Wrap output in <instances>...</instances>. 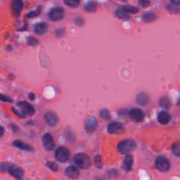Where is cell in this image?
Listing matches in <instances>:
<instances>
[{
	"label": "cell",
	"mask_w": 180,
	"mask_h": 180,
	"mask_svg": "<svg viewBox=\"0 0 180 180\" xmlns=\"http://www.w3.org/2000/svg\"><path fill=\"white\" fill-rule=\"evenodd\" d=\"M125 132V127L122 123L112 122L108 126V132L111 135H121Z\"/></svg>",
	"instance_id": "9"
},
{
	"label": "cell",
	"mask_w": 180,
	"mask_h": 180,
	"mask_svg": "<svg viewBox=\"0 0 180 180\" xmlns=\"http://www.w3.org/2000/svg\"><path fill=\"white\" fill-rule=\"evenodd\" d=\"M10 127H12V130L14 132H16L17 131H18V130H19L18 127L17 125H14V124H11L10 125Z\"/></svg>",
	"instance_id": "36"
},
{
	"label": "cell",
	"mask_w": 180,
	"mask_h": 180,
	"mask_svg": "<svg viewBox=\"0 0 180 180\" xmlns=\"http://www.w3.org/2000/svg\"><path fill=\"white\" fill-rule=\"evenodd\" d=\"M42 144H43L44 148L47 151H51L54 149L55 148V143L53 139L52 136L50 134H45L43 135L42 138Z\"/></svg>",
	"instance_id": "8"
},
{
	"label": "cell",
	"mask_w": 180,
	"mask_h": 180,
	"mask_svg": "<svg viewBox=\"0 0 180 180\" xmlns=\"http://www.w3.org/2000/svg\"><path fill=\"white\" fill-rule=\"evenodd\" d=\"M28 97L29 99H30V100L31 101H34L35 99V94H33L32 92L28 94Z\"/></svg>",
	"instance_id": "37"
},
{
	"label": "cell",
	"mask_w": 180,
	"mask_h": 180,
	"mask_svg": "<svg viewBox=\"0 0 180 180\" xmlns=\"http://www.w3.org/2000/svg\"><path fill=\"white\" fill-rule=\"evenodd\" d=\"M94 161V164H95V165H96V168H102L103 163H102V157H101L100 155H97L95 156Z\"/></svg>",
	"instance_id": "28"
},
{
	"label": "cell",
	"mask_w": 180,
	"mask_h": 180,
	"mask_svg": "<svg viewBox=\"0 0 180 180\" xmlns=\"http://www.w3.org/2000/svg\"><path fill=\"white\" fill-rule=\"evenodd\" d=\"M121 9H122L125 12L127 13H127L137 14V13L139 12L138 7L132 6V5H125V6H123Z\"/></svg>",
	"instance_id": "20"
},
{
	"label": "cell",
	"mask_w": 180,
	"mask_h": 180,
	"mask_svg": "<svg viewBox=\"0 0 180 180\" xmlns=\"http://www.w3.org/2000/svg\"><path fill=\"white\" fill-rule=\"evenodd\" d=\"M116 16L119 18H128L130 17L129 15L125 12L122 9H117L116 12Z\"/></svg>",
	"instance_id": "27"
},
{
	"label": "cell",
	"mask_w": 180,
	"mask_h": 180,
	"mask_svg": "<svg viewBox=\"0 0 180 180\" xmlns=\"http://www.w3.org/2000/svg\"><path fill=\"white\" fill-rule=\"evenodd\" d=\"M47 166L53 172H56L58 171V165L55 162H53V161H47Z\"/></svg>",
	"instance_id": "25"
},
{
	"label": "cell",
	"mask_w": 180,
	"mask_h": 180,
	"mask_svg": "<svg viewBox=\"0 0 180 180\" xmlns=\"http://www.w3.org/2000/svg\"><path fill=\"white\" fill-rule=\"evenodd\" d=\"M170 119H171L170 115L167 113V112L165 111L161 112V113L158 114V122L162 125L168 124V123L170 121Z\"/></svg>",
	"instance_id": "18"
},
{
	"label": "cell",
	"mask_w": 180,
	"mask_h": 180,
	"mask_svg": "<svg viewBox=\"0 0 180 180\" xmlns=\"http://www.w3.org/2000/svg\"><path fill=\"white\" fill-rule=\"evenodd\" d=\"M55 157L58 162L66 163L70 158L69 150L64 146H60L55 151Z\"/></svg>",
	"instance_id": "5"
},
{
	"label": "cell",
	"mask_w": 180,
	"mask_h": 180,
	"mask_svg": "<svg viewBox=\"0 0 180 180\" xmlns=\"http://www.w3.org/2000/svg\"><path fill=\"white\" fill-rule=\"evenodd\" d=\"M9 165L7 164V163H1V171L4 172L5 171H6V170H7L9 168Z\"/></svg>",
	"instance_id": "33"
},
{
	"label": "cell",
	"mask_w": 180,
	"mask_h": 180,
	"mask_svg": "<svg viewBox=\"0 0 180 180\" xmlns=\"http://www.w3.org/2000/svg\"><path fill=\"white\" fill-rule=\"evenodd\" d=\"M13 146L15 148H17L18 149L22 150H25V151L27 152H32L34 151V148H33L32 146H31L30 145L26 144V143L23 142V141H21V140H16L13 142Z\"/></svg>",
	"instance_id": "13"
},
{
	"label": "cell",
	"mask_w": 180,
	"mask_h": 180,
	"mask_svg": "<svg viewBox=\"0 0 180 180\" xmlns=\"http://www.w3.org/2000/svg\"><path fill=\"white\" fill-rule=\"evenodd\" d=\"M27 43L30 46H37L39 44V41H38L36 38L30 37H29L28 39H27Z\"/></svg>",
	"instance_id": "30"
},
{
	"label": "cell",
	"mask_w": 180,
	"mask_h": 180,
	"mask_svg": "<svg viewBox=\"0 0 180 180\" xmlns=\"http://www.w3.org/2000/svg\"><path fill=\"white\" fill-rule=\"evenodd\" d=\"M7 171L10 175L17 179H21L24 175L23 169L16 165H9Z\"/></svg>",
	"instance_id": "7"
},
{
	"label": "cell",
	"mask_w": 180,
	"mask_h": 180,
	"mask_svg": "<svg viewBox=\"0 0 180 180\" xmlns=\"http://www.w3.org/2000/svg\"><path fill=\"white\" fill-rule=\"evenodd\" d=\"M0 100L3 102H8L12 103L13 100L11 98H9L8 96H5V95L0 94Z\"/></svg>",
	"instance_id": "31"
},
{
	"label": "cell",
	"mask_w": 180,
	"mask_h": 180,
	"mask_svg": "<svg viewBox=\"0 0 180 180\" xmlns=\"http://www.w3.org/2000/svg\"><path fill=\"white\" fill-rule=\"evenodd\" d=\"M85 10L88 12H93L96 10V4L95 2H89L85 6Z\"/></svg>",
	"instance_id": "26"
},
{
	"label": "cell",
	"mask_w": 180,
	"mask_h": 180,
	"mask_svg": "<svg viewBox=\"0 0 180 180\" xmlns=\"http://www.w3.org/2000/svg\"><path fill=\"white\" fill-rule=\"evenodd\" d=\"M35 32L38 35H44L48 31V25L45 22L37 23L34 27Z\"/></svg>",
	"instance_id": "14"
},
{
	"label": "cell",
	"mask_w": 180,
	"mask_h": 180,
	"mask_svg": "<svg viewBox=\"0 0 180 180\" xmlns=\"http://www.w3.org/2000/svg\"><path fill=\"white\" fill-rule=\"evenodd\" d=\"M156 168L161 172H167L170 169V161L164 156H158L156 159Z\"/></svg>",
	"instance_id": "3"
},
{
	"label": "cell",
	"mask_w": 180,
	"mask_h": 180,
	"mask_svg": "<svg viewBox=\"0 0 180 180\" xmlns=\"http://www.w3.org/2000/svg\"><path fill=\"white\" fill-rule=\"evenodd\" d=\"M97 121L94 117L89 116L87 117L84 120V127H85L86 131L89 133L94 132L97 128Z\"/></svg>",
	"instance_id": "10"
},
{
	"label": "cell",
	"mask_w": 180,
	"mask_h": 180,
	"mask_svg": "<svg viewBox=\"0 0 180 180\" xmlns=\"http://www.w3.org/2000/svg\"><path fill=\"white\" fill-rule=\"evenodd\" d=\"M41 11H42V6L41 5H39L35 11H32V12L29 13L25 15V17L28 18H35L36 16H39L40 14H41Z\"/></svg>",
	"instance_id": "21"
},
{
	"label": "cell",
	"mask_w": 180,
	"mask_h": 180,
	"mask_svg": "<svg viewBox=\"0 0 180 180\" xmlns=\"http://www.w3.org/2000/svg\"><path fill=\"white\" fill-rule=\"evenodd\" d=\"M100 116L102 117L103 119H105V120H109V119L111 118V115H110L109 112L106 109H103L101 111Z\"/></svg>",
	"instance_id": "29"
},
{
	"label": "cell",
	"mask_w": 180,
	"mask_h": 180,
	"mask_svg": "<svg viewBox=\"0 0 180 180\" xmlns=\"http://www.w3.org/2000/svg\"><path fill=\"white\" fill-rule=\"evenodd\" d=\"M65 174L67 177L71 178V179H78L79 176H80L78 169L75 166H73V165L68 167V168L66 169Z\"/></svg>",
	"instance_id": "15"
},
{
	"label": "cell",
	"mask_w": 180,
	"mask_h": 180,
	"mask_svg": "<svg viewBox=\"0 0 180 180\" xmlns=\"http://www.w3.org/2000/svg\"><path fill=\"white\" fill-rule=\"evenodd\" d=\"M160 104H161V105L163 106H167L168 105V100L166 98L161 99Z\"/></svg>",
	"instance_id": "34"
},
{
	"label": "cell",
	"mask_w": 180,
	"mask_h": 180,
	"mask_svg": "<svg viewBox=\"0 0 180 180\" xmlns=\"http://www.w3.org/2000/svg\"><path fill=\"white\" fill-rule=\"evenodd\" d=\"M143 19L146 22H152L156 19V16L152 13H148L143 16Z\"/></svg>",
	"instance_id": "23"
},
{
	"label": "cell",
	"mask_w": 180,
	"mask_h": 180,
	"mask_svg": "<svg viewBox=\"0 0 180 180\" xmlns=\"http://www.w3.org/2000/svg\"><path fill=\"white\" fill-rule=\"evenodd\" d=\"M172 3L175 4L176 6H177V5H180V0H172Z\"/></svg>",
	"instance_id": "39"
},
{
	"label": "cell",
	"mask_w": 180,
	"mask_h": 180,
	"mask_svg": "<svg viewBox=\"0 0 180 180\" xmlns=\"http://www.w3.org/2000/svg\"><path fill=\"white\" fill-rule=\"evenodd\" d=\"M12 111H13V112H14V113H15V114H16V115H18V117H23V118H25V115H23V113H20V112L18 111V110H16V108H12Z\"/></svg>",
	"instance_id": "32"
},
{
	"label": "cell",
	"mask_w": 180,
	"mask_h": 180,
	"mask_svg": "<svg viewBox=\"0 0 180 180\" xmlns=\"http://www.w3.org/2000/svg\"><path fill=\"white\" fill-rule=\"evenodd\" d=\"M137 148V143L134 140L127 139L120 141L117 145V150L121 154H127L135 150Z\"/></svg>",
	"instance_id": "1"
},
{
	"label": "cell",
	"mask_w": 180,
	"mask_h": 180,
	"mask_svg": "<svg viewBox=\"0 0 180 180\" xmlns=\"http://www.w3.org/2000/svg\"><path fill=\"white\" fill-rule=\"evenodd\" d=\"M16 105L21 110L22 113L24 115H26L28 116H32L35 113V110L32 104L25 101H21V102H18Z\"/></svg>",
	"instance_id": "6"
},
{
	"label": "cell",
	"mask_w": 180,
	"mask_h": 180,
	"mask_svg": "<svg viewBox=\"0 0 180 180\" xmlns=\"http://www.w3.org/2000/svg\"><path fill=\"white\" fill-rule=\"evenodd\" d=\"M64 4L71 8H78L80 5V1L75 0H66L64 1Z\"/></svg>",
	"instance_id": "22"
},
{
	"label": "cell",
	"mask_w": 180,
	"mask_h": 180,
	"mask_svg": "<svg viewBox=\"0 0 180 180\" xmlns=\"http://www.w3.org/2000/svg\"><path fill=\"white\" fill-rule=\"evenodd\" d=\"M12 6L16 14H19L23 7V3L21 0H16V1H14V2H13Z\"/></svg>",
	"instance_id": "19"
},
{
	"label": "cell",
	"mask_w": 180,
	"mask_h": 180,
	"mask_svg": "<svg viewBox=\"0 0 180 180\" xmlns=\"http://www.w3.org/2000/svg\"><path fill=\"white\" fill-rule=\"evenodd\" d=\"M75 161L78 166L82 169H88L91 165V160L86 153H78L75 156Z\"/></svg>",
	"instance_id": "2"
},
{
	"label": "cell",
	"mask_w": 180,
	"mask_h": 180,
	"mask_svg": "<svg viewBox=\"0 0 180 180\" xmlns=\"http://www.w3.org/2000/svg\"><path fill=\"white\" fill-rule=\"evenodd\" d=\"M4 135V128L3 127L0 126V138H1Z\"/></svg>",
	"instance_id": "38"
},
{
	"label": "cell",
	"mask_w": 180,
	"mask_h": 180,
	"mask_svg": "<svg viewBox=\"0 0 180 180\" xmlns=\"http://www.w3.org/2000/svg\"><path fill=\"white\" fill-rule=\"evenodd\" d=\"M136 102L140 106H146L148 104L149 102V98L148 95L145 93H139L137 94V98H136Z\"/></svg>",
	"instance_id": "17"
},
{
	"label": "cell",
	"mask_w": 180,
	"mask_h": 180,
	"mask_svg": "<svg viewBox=\"0 0 180 180\" xmlns=\"http://www.w3.org/2000/svg\"><path fill=\"white\" fill-rule=\"evenodd\" d=\"M45 120L47 124L51 127L57 125L58 122H59L58 115L52 111H48L45 113Z\"/></svg>",
	"instance_id": "11"
},
{
	"label": "cell",
	"mask_w": 180,
	"mask_h": 180,
	"mask_svg": "<svg viewBox=\"0 0 180 180\" xmlns=\"http://www.w3.org/2000/svg\"><path fill=\"white\" fill-rule=\"evenodd\" d=\"M65 16L64 9L61 6L52 8L49 12V19L51 21H58L62 20Z\"/></svg>",
	"instance_id": "4"
},
{
	"label": "cell",
	"mask_w": 180,
	"mask_h": 180,
	"mask_svg": "<svg viewBox=\"0 0 180 180\" xmlns=\"http://www.w3.org/2000/svg\"><path fill=\"white\" fill-rule=\"evenodd\" d=\"M139 4L141 5V6L143 7H147L149 6L150 1H140Z\"/></svg>",
	"instance_id": "35"
},
{
	"label": "cell",
	"mask_w": 180,
	"mask_h": 180,
	"mask_svg": "<svg viewBox=\"0 0 180 180\" xmlns=\"http://www.w3.org/2000/svg\"><path fill=\"white\" fill-rule=\"evenodd\" d=\"M129 115L131 120L135 122H140L144 118V113H143V111L141 109H139V108L132 109L130 112Z\"/></svg>",
	"instance_id": "12"
},
{
	"label": "cell",
	"mask_w": 180,
	"mask_h": 180,
	"mask_svg": "<svg viewBox=\"0 0 180 180\" xmlns=\"http://www.w3.org/2000/svg\"><path fill=\"white\" fill-rule=\"evenodd\" d=\"M134 163L133 156L132 155H127L125 158L124 162L122 164V169L125 171H130L132 168Z\"/></svg>",
	"instance_id": "16"
},
{
	"label": "cell",
	"mask_w": 180,
	"mask_h": 180,
	"mask_svg": "<svg viewBox=\"0 0 180 180\" xmlns=\"http://www.w3.org/2000/svg\"><path fill=\"white\" fill-rule=\"evenodd\" d=\"M172 153L176 156L180 157V142H177L173 144L172 147Z\"/></svg>",
	"instance_id": "24"
}]
</instances>
